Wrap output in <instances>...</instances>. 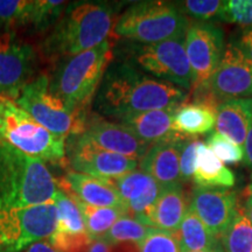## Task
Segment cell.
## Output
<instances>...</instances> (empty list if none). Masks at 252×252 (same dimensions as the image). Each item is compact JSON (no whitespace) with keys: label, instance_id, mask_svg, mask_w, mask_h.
I'll return each mask as SVG.
<instances>
[{"label":"cell","instance_id":"obj_30","mask_svg":"<svg viewBox=\"0 0 252 252\" xmlns=\"http://www.w3.org/2000/svg\"><path fill=\"white\" fill-rule=\"evenodd\" d=\"M33 0H0V32L8 33L30 24Z\"/></svg>","mask_w":252,"mask_h":252},{"label":"cell","instance_id":"obj_35","mask_svg":"<svg viewBox=\"0 0 252 252\" xmlns=\"http://www.w3.org/2000/svg\"><path fill=\"white\" fill-rule=\"evenodd\" d=\"M200 140L190 137L185 140L180 156V173L181 184H189L193 181L195 171V162H196V152Z\"/></svg>","mask_w":252,"mask_h":252},{"label":"cell","instance_id":"obj_10","mask_svg":"<svg viewBox=\"0 0 252 252\" xmlns=\"http://www.w3.org/2000/svg\"><path fill=\"white\" fill-rule=\"evenodd\" d=\"M37 53L14 32L0 34V97L15 100L36 76Z\"/></svg>","mask_w":252,"mask_h":252},{"label":"cell","instance_id":"obj_16","mask_svg":"<svg viewBox=\"0 0 252 252\" xmlns=\"http://www.w3.org/2000/svg\"><path fill=\"white\" fill-rule=\"evenodd\" d=\"M53 202L58 208V225L48 238L50 245L58 252H88L93 239L76 201L59 188Z\"/></svg>","mask_w":252,"mask_h":252},{"label":"cell","instance_id":"obj_1","mask_svg":"<svg viewBox=\"0 0 252 252\" xmlns=\"http://www.w3.org/2000/svg\"><path fill=\"white\" fill-rule=\"evenodd\" d=\"M186 90L151 76L130 61L111 62L94 98V110L115 121L138 112L171 109L188 99Z\"/></svg>","mask_w":252,"mask_h":252},{"label":"cell","instance_id":"obj_9","mask_svg":"<svg viewBox=\"0 0 252 252\" xmlns=\"http://www.w3.org/2000/svg\"><path fill=\"white\" fill-rule=\"evenodd\" d=\"M186 39L167 40L153 45L132 42L128 54L134 65L158 80L186 91L193 86V76L185 48Z\"/></svg>","mask_w":252,"mask_h":252},{"label":"cell","instance_id":"obj_3","mask_svg":"<svg viewBox=\"0 0 252 252\" xmlns=\"http://www.w3.org/2000/svg\"><path fill=\"white\" fill-rule=\"evenodd\" d=\"M113 60L111 39L80 54L60 59L49 76V90L77 115L89 113L106 69Z\"/></svg>","mask_w":252,"mask_h":252},{"label":"cell","instance_id":"obj_20","mask_svg":"<svg viewBox=\"0 0 252 252\" xmlns=\"http://www.w3.org/2000/svg\"><path fill=\"white\" fill-rule=\"evenodd\" d=\"M176 108L133 113L119 118L116 122L130 128L149 145L188 138L176 132L173 127V117Z\"/></svg>","mask_w":252,"mask_h":252},{"label":"cell","instance_id":"obj_40","mask_svg":"<svg viewBox=\"0 0 252 252\" xmlns=\"http://www.w3.org/2000/svg\"><path fill=\"white\" fill-rule=\"evenodd\" d=\"M191 252H224V251H223V248H220V249H215V250H206V251H191Z\"/></svg>","mask_w":252,"mask_h":252},{"label":"cell","instance_id":"obj_32","mask_svg":"<svg viewBox=\"0 0 252 252\" xmlns=\"http://www.w3.org/2000/svg\"><path fill=\"white\" fill-rule=\"evenodd\" d=\"M207 146L222 162L226 165H236L244 160V151L219 132H212L207 139Z\"/></svg>","mask_w":252,"mask_h":252},{"label":"cell","instance_id":"obj_26","mask_svg":"<svg viewBox=\"0 0 252 252\" xmlns=\"http://www.w3.org/2000/svg\"><path fill=\"white\" fill-rule=\"evenodd\" d=\"M74 200L78 204L87 231L93 241L102 238L121 217L127 215L126 210L123 208L94 207L81 202L76 198Z\"/></svg>","mask_w":252,"mask_h":252},{"label":"cell","instance_id":"obj_18","mask_svg":"<svg viewBox=\"0 0 252 252\" xmlns=\"http://www.w3.org/2000/svg\"><path fill=\"white\" fill-rule=\"evenodd\" d=\"M186 139L187 138L150 145L139 161L141 171L152 176L162 188L181 184L180 156Z\"/></svg>","mask_w":252,"mask_h":252},{"label":"cell","instance_id":"obj_12","mask_svg":"<svg viewBox=\"0 0 252 252\" xmlns=\"http://www.w3.org/2000/svg\"><path fill=\"white\" fill-rule=\"evenodd\" d=\"M185 48L191 69L194 93L207 86L220 64L225 48L224 33L214 24L190 23L186 33Z\"/></svg>","mask_w":252,"mask_h":252},{"label":"cell","instance_id":"obj_4","mask_svg":"<svg viewBox=\"0 0 252 252\" xmlns=\"http://www.w3.org/2000/svg\"><path fill=\"white\" fill-rule=\"evenodd\" d=\"M58 190L45 163L0 140V210L50 203Z\"/></svg>","mask_w":252,"mask_h":252},{"label":"cell","instance_id":"obj_36","mask_svg":"<svg viewBox=\"0 0 252 252\" xmlns=\"http://www.w3.org/2000/svg\"><path fill=\"white\" fill-rule=\"evenodd\" d=\"M236 42L252 61V27L243 28Z\"/></svg>","mask_w":252,"mask_h":252},{"label":"cell","instance_id":"obj_41","mask_svg":"<svg viewBox=\"0 0 252 252\" xmlns=\"http://www.w3.org/2000/svg\"><path fill=\"white\" fill-rule=\"evenodd\" d=\"M245 193H252V184L249 185V187L247 188V190H245Z\"/></svg>","mask_w":252,"mask_h":252},{"label":"cell","instance_id":"obj_22","mask_svg":"<svg viewBox=\"0 0 252 252\" xmlns=\"http://www.w3.org/2000/svg\"><path fill=\"white\" fill-rule=\"evenodd\" d=\"M252 124L251 98L228 100L216 109V132L243 147Z\"/></svg>","mask_w":252,"mask_h":252},{"label":"cell","instance_id":"obj_37","mask_svg":"<svg viewBox=\"0 0 252 252\" xmlns=\"http://www.w3.org/2000/svg\"><path fill=\"white\" fill-rule=\"evenodd\" d=\"M244 162L245 166L250 169L252 173V124L249 128L247 139L244 143Z\"/></svg>","mask_w":252,"mask_h":252},{"label":"cell","instance_id":"obj_13","mask_svg":"<svg viewBox=\"0 0 252 252\" xmlns=\"http://www.w3.org/2000/svg\"><path fill=\"white\" fill-rule=\"evenodd\" d=\"M65 161L74 172L103 180L118 178L139 166L138 160L100 149L78 134L65 139Z\"/></svg>","mask_w":252,"mask_h":252},{"label":"cell","instance_id":"obj_8","mask_svg":"<svg viewBox=\"0 0 252 252\" xmlns=\"http://www.w3.org/2000/svg\"><path fill=\"white\" fill-rule=\"evenodd\" d=\"M58 225L54 202L20 209L0 210V249L21 252L37 241L49 238Z\"/></svg>","mask_w":252,"mask_h":252},{"label":"cell","instance_id":"obj_43","mask_svg":"<svg viewBox=\"0 0 252 252\" xmlns=\"http://www.w3.org/2000/svg\"><path fill=\"white\" fill-rule=\"evenodd\" d=\"M251 100H252V97H251Z\"/></svg>","mask_w":252,"mask_h":252},{"label":"cell","instance_id":"obj_21","mask_svg":"<svg viewBox=\"0 0 252 252\" xmlns=\"http://www.w3.org/2000/svg\"><path fill=\"white\" fill-rule=\"evenodd\" d=\"M188 200L182 184L163 187L145 217L144 224L163 231L176 232L189 208L190 202Z\"/></svg>","mask_w":252,"mask_h":252},{"label":"cell","instance_id":"obj_15","mask_svg":"<svg viewBox=\"0 0 252 252\" xmlns=\"http://www.w3.org/2000/svg\"><path fill=\"white\" fill-rule=\"evenodd\" d=\"M189 206L210 232L220 239L237 215L239 203L236 191L230 188L195 186Z\"/></svg>","mask_w":252,"mask_h":252},{"label":"cell","instance_id":"obj_27","mask_svg":"<svg viewBox=\"0 0 252 252\" xmlns=\"http://www.w3.org/2000/svg\"><path fill=\"white\" fill-rule=\"evenodd\" d=\"M224 252H252V223L243 207L239 206L237 215L220 238Z\"/></svg>","mask_w":252,"mask_h":252},{"label":"cell","instance_id":"obj_34","mask_svg":"<svg viewBox=\"0 0 252 252\" xmlns=\"http://www.w3.org/2000/svg\"><path fill=\"white\" fill-rule=\"evenodd\" d=\"M220 20L244 28L252 27V0L224 1Z\"/></svg>","mask_w":252,"mask_h":252},{"label":"cell","instance_id":"obj_11","mask_svg":"<svg viewBox=\"0 0 252 252\" xmlns=\"http://www.w3.org/2000/svg\"><path fill=\"white\" fill-rule=\"evenodd\" d=\"M207 91L220 104L252 97V61L236 41L225 45L222 59L207 86L197 91ZM194 91V93H197Z\"/></svg>","mask_w":252,"mask_h":252},{"label":"cell","instance_id":"obj_19","mask_svg":"<svg viewBox=\"0 0 252 252\" xmlns=\"http://www.w3.org/2000/svg\"><path fill=\"white\" fill-rule=\"evenodd\" d=\"M58 186L69 196L89 206L125 209L117 190L103 179L71 171L63 176Z\"/></svg>","mask_w":252,"mask_h":252},{"label":"cell","instance_id":"obj_17","mask_svg":"<svg viewBox=\"0 0 252 252\" xmlns=\"http://www.w3.org/2000/svg\"><path fill=\"white\" fill-rule=\"evenodd\" d=\"M105 181L117 190L127 216L144 224L147 213L161 193V186L141 169H134L118 178L105 179Z\"/></svg>","mask_w":252,"mask_h":252},{"label":"cell","instance_id":"obj_7","mask_svg":"<svg viewBox=\"0 0 252 252\" xmlns=\"http://www.w3.org/2000/svg\"><path fill=\"white\" fill-rule=\"evenodd\" d=\"M14 102L43 127L64 139L69 135L82 133L90 113L81 116L70 111L50 93L49 76L46 74L37 75Z\"/></svg>","mask_w":252,"mask_h":252},{"label":"cell","instance_id":"obj_5","mask_svg":"<svg viewBox=\"0 0 252 252\" xmlns=\"http://www.w3.org/2000/svg\"><path fill=\"white\" fill-rule=\"evenodd\" d=\"M189 25V19L175 4L158 0L138 1L119 15L113 35L138 45H153L186 39Z\"/></svg>","mask_w":252,"mask_h":252},{"label":"cell","instance_id":"obj_42","mask_svg":"<svg viewBox=\"0 0 252 252\" xmlns=\"http://www.w3.org/2000/svg\"><path fill=\"white\" fill-rule=\"evenodd\" d=\"M1 98H2V97H0V100H1Z\"/></svg>","mask_w":252,"mask_h":252},{"label":"cell","instance_id":"obj_38","mask_svg":"<svg viewBox=\"0 0 252 252\" xmlns=\"http://www.w3.org/2000/svg\"><path fill=\"white\" fill-rule=\"evenodd\" d=\"M24 252H58L54 248L50 245L48 239H42V241H37L35 243L31 244Z\"/></svg>","mask_w":252,"mask_h":252},{"label":"cell","instance_id":"obj_2","mask_svg":"<svg viewBox=\"0 0 252 252\" xmlns=\"http://www.w3.org/2000/svg\"><path fill=\"white\" fill-rule=\"evenodd\" d=\"M118 17L113 5L97 1L70 2L41 43L43 58L56 62L87 52L111 39Z\"/></svg>","mask_w":252,"mask_h":252},{"label":"cell","instance_id":"obj_33","mask_svg":"<svg viewBox=\"0 0 252 252\" xmlns=\"http://www.w3.org/2000/svg\"><path fill=\"white\" fill-rule=\"evenodd\" d=\"M138 252H181L175 232L153 229V231L138 244Z\"/></svg>","mask_w":252,"mask_h":252},{"label":"cell","instance_id":"obj_29","mask_svg":"<svg viewBox=\"0 0 252 252\" xmlns=\"http://www.w3.org/2000/svg\"><path fill=\"white\" fill-rule=\"evenodd\" d=\"M62 0H33L30 24L34 32H45L54 27L67 8Z\"/></svg>","mask_w":252,"mask_h":252},{"label":"cell","instance_id":"obj_25","mask_svg":"<svg viewBox=\"0 0 252 252\" xmlns=\"http://www.w3.org/2000/svg\"><path fill=\"white\" fill-rule=\"evenodd\" d=\"M175 234L181 252L215 250L222 248L220 239L210 232L190 206Z\"/></svg>","mask_w":252,"mask_h":252},{"label":"cell","instance_id":"obj_31","mask_svg":"<svg viewBox=\"0 0 252 252\" xmlns=\"http://www.w3.org/2000/svg\"><path fill=\"white\" fill-rule=\"evenodd\" d=\"M180 12L188 19L193 18L206 23L212 19H220L224 1L220 0H185L175 4Z\"/></svg>","mask_w":252,"mask_h":252},{"label":"cell","instance_id":"obj_14","mask_svg":"<svg viewBox=\"0 0 252 252\" xmlns=\"http://www.w3.org/2000/svg\"><path fill=\"white\" fill-rule=\"evenodd\" d=\"M82 138L100 149L138 160L145 156L150 145L145 143L125 125L89 113L86 119Z\"/></svg>","mask_w":252,"mask_h":252},{"label":"cell","instance_id":"obj_6","mask_svg":"<svg viewBox=\"0 0 252 252\" xmlns=\"http://www.w3.org/2000/svg\"><path fill=\"white\" fill-rule=\"evenodd\" d=\"M0 140L43 163L65 160L64 138L47 130L8 98L0 100Z\"/></svg>","mask_w":252,"mask_h":252},{"label":"cell","instance_id":"obj_28","mask_svg":"<svg viewBox=\"0 0 252 252\" xmlns=\"http://www.w3.org/2000/svg\"><path fill=\"white\" fill-rule=\"evenodd\" d=\"M153 229L156 228L145 225L133 217L126 215L121 217L100 239L113 245L139 244L153 231Z\"/></svg>","mask_w":252,"mask_h":252},{"label":"cell","instance_id":"obj_24","mask_svg":"<svg viewBox=\"0 0 252 252\" xmlns=\"http://www.w3.org/2000/svg\"><path fill=\"white\" fill-rule=\"evenodd\" d=\"M216 110L200 103H182L174 111L173 127L186 137L206 134L215 127Z\"/></svg>","mask_w":252,"mask_h":252},{"label":"cell","instance_id":"obj_39","mask_svg":"<svg viewBox=\"0 0 252 252\" xmlns=\"http://www.w3.org/2000/svg\"><path fill=\"white\" fill-rule=\"evenodd\" d=\"M245 203H244V212L247 214L248 219L250 220V222L252 223V193H245Z\"/></svg>","mask_w":252,"mask_h":252},{"label":"cell","instance_id":"obj_23","mask_svg":"<svg viewBox=\"0 0 252 252\" xmlns=\"http://www.w3.org/2000/svg\"><path fill=\"white\" fill-rule=\"evenodd\" d=\"M193 182L197 187L231 188L236 184L235 174L217 158L206 143L200 141Z\"/></svg>","mask_w":252,"mask_h":252}]
</instances>
